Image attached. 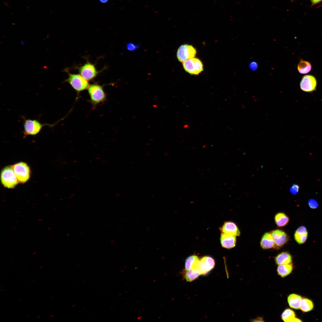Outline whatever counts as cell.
<instances>
[{
	"mask_svg": "<svg viewBox=\"0 0 322 322\" xmlns=\"http://www.w3.org/2000/svg\"><path fill=\"white\" fill-rule=\"evenodd\" d=\"M87 90L90 97V102L93 107H95L106 100V95L103 86L95 83L90 84Z\"/></svg>",
	"mask_w": 322,
	"mask_h": 322,
	"instance_id": "1",
	"label": "cell"
},
{
	"mask_svg": "<svg viewBox=\"0 0 322 322\" xmlns=\"http://www.w3.org/2000/svg\"><path fill=\"white\" fill-rule=\"evenodd\" d=\"M64 71L68 74V77L65 82L68 83L77 93L79 94L83 91L87 89L90 85L88 81L80 74L70 73L67 68L65 69Z\"/></svg>",
	"mask_w": 322,
	"mask_h": 322,
	"instance_id": "2",
	"label": "cell"
},
{
	"mask_svg": "<svg viewBox=\"0 0 322 322\" xmlns=\"http://www.w3.org/2000/svg\"><path fill=\"white\" fill-rule=\"evenodd\" d=\"M24 119L23 134L24 136H35L39 134L45 126L52 127L54 124H43L38 120Z\"/></svg>",
	"mask_w": 322,
	"mask_h": 322,
	"instance_id": "3",
	"label": "cell"
},
{
	"mask_svg": "<svg viewBox=\"0 0 322 322\" xmlns=\"http://www.w3.org/2000/svg\"><path fill=\"white\" fill-rule=\"evenodd\" d=\"M1 180L3 185L8 188H13L18 183V181L12 167L4 168L1 174Z\"/></svg>",
	"mask_w": 322,
	"mask_h": 322,
	"instance_id": "4",
	"label": "cell"
},
{
	"mask_svg": "<svg viewBox=\"0 0 322 322\" xmlns=\"http://www.w3.org/2000/svg\"><path fill=\"white\" fill-rule=\"evenodd\" d=\"M196 52V49L192 45L188 44H182L177 49V58L179 62L183 63L195 57Z\"/></svg>",
	"mask_w": 322,
	"mask_h": 322,
	"instance_id": "5",
	"label": "cell"
},
{
	"mask_svg": "<svg viewBox=\"0 0 322 322\" xmlns=\"http://www.w3.org/2000/svg\"><path fill=\"white\" fill-rule=\"evenodd\" d=\"M78 69L79 74L88 81L93 80L100 72L97 70L95 64L89 61L79 66Z\"/></svg>",
	"mask_w": 322,
	"mask_h": 322,
	"instance_id": "6",
	"label": "cell"
},
{
	"mask_svg": "<svg viewBox=\"0 0 322 322\" xmlns=\"http://www.w3.org/2000/svg\"><path fill=\"white\" fill-rule=\"evenodd\" d=\"M184 70L190 74L198 75L203 69L202 62L198 58H193L182 63Z\"/></svg>",
	"mask_w": 322,
	"mask_h": 322,
	"instance_id": "7",
	"label": "cell"
},
{
	"mask_svg": "<svg viewBox=\"0 0 322 322\" xmlns=\"http://www.w3.org/2000/svg\"><path fill=\"white\" fill-rule=\"evenodd\" d=\"M215 265L214 259L210 256H205L199 259L193 268L197 269L201 275H205L212 270Z\"/></svg>",
	"mask_w": 322,
	"mask_h": 322,
	"instance_id": "8",
	"label": "cell"
},
{
	"mask_svg": "<svg viewBox=\"0 0 322 322\" xmlns=\"http://www.w3.org/2000/svg\"><path fill=\"white\" fill-rule=\"evenodd\" d=\"M12 168L18 182L24 183L27 181L30 177V170L26 164L18 163L14 165Z\"/></svg>",
	"mask_w": 322,
	"mask_h": 322,
	"instance_id": "9",
	"label": "cell"
},
{
	"mask_svg": "<svg viewBox=\"0 0 322 322\" xmlns=\"http://www.w3.org/2000/svg\"><path fill=\"white\" fill-rule=\"evenodd\" d=\"M300 85L301 89L303 91L312 92L316 89L317 80L315 77L312 75H306L302 78Z\"/></svg>",
	"mask_w": 322,
	"mask_h": 322,
	"instance_id": "10",
	"label": "cell"
},
{
	"mask_svg": "<svg viewBox=\"0 0 322 322\" xmlns=\"http://www.w3.org/2000/svg\"><path fill=\"white\" fill-rule=\"evenodd\" d=\"M271 233L275 243L274 248L279 249L288 241L289 236L286 233L281 230H275L272 231Z\"/></svg>",
	"mask_w": 322,
	"mask_h": 322,
	"instance_id": "11",
	"label": "cell"
},
{
	"mask_svg": "<svg viewBox=\"0 0 322 322\" xmlns=\"http://www.w3.org/2000/svg\"><path fill=\"white\" fill-rule=\"evenodd\" d=\"M219 229L222 233L227 234L236 236H239L240 235V231L237 225L232 222L228 221L224 222Z\"/></svg>",
	"mask_w": 322,
	"mask_h": 322,
	"instance_id": "12",
	"label": "cell"
},
{
	"mask_svg": "<svg viewBox=\"0 0 322 322\" xmlns=\"http://www.w3.org/2000/svg\"><path fill=\"white\" fill-rule=\"evenodd\" d=\"M220 240L222 246L226 249L233 248L236 244V236L234 235L222 233Z\"/></svg>",
	"mask_w": 322,
	"mask_h": 322,
	"instance_id": "13",
	"label": "cell"
},
{
	"mask_svg": "<svg viewBox=\"0 0 322 322\" xmlns=\"http://www.w3.org/2000/svg\"><path fill=\"white\" fill-rule=\"evenodd\" d=\"M308 232L306 227L304 226L299 227L296 230L294 235L295 241L299 244L304 243L306 241Z\"/></svg>",
	"mask_w": 322,
	"mask_h": 322,
	"instance_id": "14",
	"label": "cell"
},
{
	"mask_svg": "<svg viewBox=\"0 0 322 322\" xmlns=\"http://www.w3.org/2000/svg\"><path fill=\"white\" fill-rule=\"evenodd\" d=\"M260 244L261 247L264 249L274 248L275 243L271 233L268 232L265 233L262 237Z\"/></svg>",
	"mask_w": 322,
	"mask_h": 322,
	"instance_id": "15",
	"label": "cell"
},
{
	"mask_svg": "<svg viewBox=\"0 0 322 322\" xmlns=\"http://www.w3.org/2000/svg\"><path fill=\"white\" fill-rule=\"evenodd\" d=\"M275 261L278 265L291 264L292 261L291 255L286 252H281L275 258Z\"/></svg>",
	"mask_w": 322,
	"mask_h": 322,
	"instance_id": "16",
	"label": "cell"
},
{
	"mask_svg": "<svg viewBox=\"0 0 322 322\" xmlns=\"http://www.w3.org/2000/svg\"><path fill=\"white\" fill-rule=\"evenodd\" d=\"M302 299L301 296L295 294H292L288 296L287 301L290 307L297 309L300 308Z\"/></svg>",
	"mask_w": 322,
	"mask_h": 322,
	"instance_id": "17",
	"label": "cell"
},
{
	"mask_svg": "<svg viewBox=\"0 0 322 322\" xmlns=\"http://www.w3.org/2000/svg\"><path fill=\"white\" fill-rule=\"evenodd\" d=\"M281 317L282 320L286 322L302 321L300 319L295 317V312L290 309L285 310L281 315Z\"/></svg>",
	"mask_w": 322,
	"mask_h": 322,
	"instance_id": "18",
	"label": "cell"
},
{
	"mask_svg": "<svg viewBox=\"0 0 322 322\" xmlns=\"http://www.w3.org/2000/svg\"><path fill=\"white\" fill-rule=\"evenodd\" d=\"M293 270L291 264L279 265L277 269L278 275L282 278L289 275Z\"/></svg>",
	"mask_w": 322,
	"mask_h": 322,
	"instance_id": "19",
	"label": "cell"
},
{
	"mask_svg": "<svg viewBox=\"0 0 322 322\" xmlns=\"http://www.w3.org/2000/svg\"><path fill=\"white\" fill-rule=\"evenodd\" d=\"M274 219L275 224L279 227H283L286 226L289 221V217L282 212L277 213L275 215Z\"/></svg>",
	"mask_w": 322,
	"mask_h": 322,
	"instance_id": "20",
	"label": "cell"
},
{
	"mask_svg": "<svg viewBox=\"0 0 322 322\" xmlns=\"http://www.w3.org/2000/svg\"><path fill=\"white\" fill-rule=\"evenodd\" d=\"M312 68V66L309 62L301 60L299 63L297 69L299 72L302 74H305L309 72Z\"/></svg>",
	"mask_w": 322,
	"mask_h": 322,
	"instance_id": "21",
	"label": "cell"
},
{
	"mask_svg": "<svg viewBox=\"0 0 322 322\" xmlns=\"http://www.w3.org/2000/svg\"><path fill=\"white\" fill-rule=\"evenodd\" d=\"M200 275L199 271L197 269L193 268L186 270L184 277L187 281L191 282L197 278Z\"/></svg>",
	"mask_w": 322,
	"mask_h": 322,
	"instance_id": "22",
	"label": "cell"
},
{
	"mask_svg": "<svg viewBox=\"0 0 322 322\" xmlns=\"http://www.w3.org/2000/svg\"><path fill=\"white\" fill-rule=\"evenodd\" d=\"M199 259L198 257L195 255H191L188 257L185 262V270H188L193 269Z\"/></svg>",
	"mask_w": 322,
	"mask_h": 322,
	"instance_id": "23",
	"label": "cell"
},
{
	"mask_svg": "<svg viewBox=\"0 0 322 322\" xmlns=\"http://www.w3.org/2000/svg\"><path fill=\"white\" fill-rule=\"evenodd\" d=\"M314 304L312 301L307 298L302 299L300 309L304 312H307L312 310Z\"/></svg>",
	"mask_w": 322,
	"mask_h": 322,
	"instance_id": "24",
	"label": "cell"
},
{
	"mask_svg": "<svg viewBox=\"0 0 322 322\" xmlns=\"http://www.w3.org/2000/svg\"><path fill=\"white\" fill-rule=\"evenodd\" d=\"M308 204L309 207L312 209L317 208L318 206L317 202L313 199H310L308 201Z\"/></svg>",
	"mask_w": 322,
	"mask_h": 322,
	"instance_id": "25",
	"label": "cell"
},
{
	"mask_svg": "<svg viewBox=\"0 0 322 322\" xmlns=\"http://www.w3.org/2000/svg\"><path fill=\"white\" fill-rule=\"evenodd\" d=\"M299 189V186L296 184H294L291 187L290 191L293 194L295 195L298 192Z\"/></svg>",
	"mask_w": 322,
	"mask_h": 322,
	"instance_id": "26",
	"label": "cell"
},
{
	"mask_svg": "<svg viewBox=\"0 0 322 322\" xmlns=\"http://www.w3.org/2000/svg\"><path fill=\"white\" fill-rule=\"evenodd\" d=\"M138 46L132 43H129L127 46V48L129 50L132 51L136 49Z\"/></svg>",
	"mask_w": 322,
	"mask_h": 322,
	"instance_id": "27",
	"label": "cell"
},
{
	"mask_svg": "<svg viewBox=\"0 0 322 322\" xmlns=\"http://www.w3.org/2000/svg\"><path fill=\"white\" fill-rule=\"evenodd\" d=\"M249 66L250 69L253 71H255L258 68V64L256 62L253 61L250 63Z\"/></svg>",
	"mask_w": 322,
	"mask_h": 322,
	"instance_id": "28",
	"label": "cell"
},
{
	"mask_svg": "<svg viewBox=\"0 0 322 322\" xmlns=\"http://www.w3.org/2000/svg\"><path fill=\"white\" fill-rule=\"evenodd\" d=\"M312 5H315L322 1V0H310Z\"/></svg>",
	"mask_w": 322,
	"mask_h": 322,
	"instance_id": "29",
	"label": "cell"
},
{
	"mask_svg": "<svg viewBox=\"0 0 322 322\" xmlns=\"http://www.w3.org/2000/svg\"><path fill=\"white\" fill-rule=\"evenodd\" d=\"M253 321H254V322H257V321L262 322V321H264L263 320V319H262V318L259 317L257 318H256V319H253Z\"/></svg>",
	"mask_w": 322,
	"mask_h": 322,
	"instance_id": "30",
	"label": "cell"
},
{
	"mask_svg": "<svg viewBox=\"0 0 322 322\" xmlns=\"http://www.w3.org/2000/svg\"><path fill=\"white\" fill-rule=\"evenodd\" d=\"M108 0H100V2L102 3H106L108 1Z\"/></svg>",
	"mask_w": 322,
	"mask_h": 322,
	"instance_id": "31",
	"label": "cell"
},
{
	"mask_svg": "<svg viewBox=\"0 0 322 322\" xmlns=\"http://www.w3.org/2000/svg\"><path fill=\"white\" fill-rule=\"evenodd\" d=\"M53 316H54V315H51L50 316V317H51V318Z\"/></svg>",
	"mask_w": 322,
	"mask_h": 322,
	"instance_id": "32",
	"label": "cell"
},
{
	"mask_svg": "<svg viewBox=\"0 0 322 322\" xmlns=\"http://www.w3.org/2000/svg\"><path fill=\"white\" fill-rule=\"evenodd\" d=\"M36 253V252H35V253H33V254H31V255H32V254H34Z\"/></svg>",
	"mask_w": 322,
	"mask_h": 322,
	"instance_id": "33",
	"label": "cell"
},
{
	"mask_svg": "<svg viewBox=\"0 0 322 322\" xmlns=\"http://www.w3.org/2000/svg\"><path fill=\"white\" fill-rule=\"evenodd\" d=\"M43 267V266L41 267L40 268H42Z\"/></svg>",
	"mask_w": 322,
	"mask_h": 322,
	"instance_id": "34",
	"label": "cell"
},
{
	"mask_svg": "<svg viewBox=\"0 0 322 322\" xmlns=\"http://www.w3.org/2000/svg\"><path fill=\"white\" fill-rule=\"evenodd\" d=\"M35 280H32V282H33V281H34Z\"/></svg>",
	"mask_w": 322,
	"mask_h": 322,
	"instance_id": "35",
	"label": "cell"
},
{
	"mask_svg": "<svg viewBox=\"0 0 322 322\" xmlns=\"http://www.w3.org/2000/svg\"><path fill=\"white\" fill-rule=\"evenodd\" d=\"M53 297H54V296H52V297H51V298H53Z\"/></svg>",
	"mask_w": 322,
	"mask_h": 322,
	"instance_id": "36",
	"label": "cell"
},
{
	"mask_svg": "<svg viewBox=\"0 0 322 322\" xmlns=\"http://www.w3.org/2000/svg\"><path fill=\"white\" fill-rule=\"evenodd\" d=\"M1 290V291H3V290Z\"/></svg>",
	"mask_w": 322,
	"mask_h": 322,
	"instance_id": "37",
	"label": "cell"
},
{
	"mask_svg": "<svg viewBox=\"0 0 322 322\" xmlns=\"http://www.w3.org/2000/svg\"><path fill=\"white\" fill-rule=\"evenodd\" d=\"M21 299H21H21H19V300H20Z\"/></svg>",
	"mask_w": 322,
	"mask_h": 322,
	"instance_id": "38",
	"label": "cell"
}]
</instances>
